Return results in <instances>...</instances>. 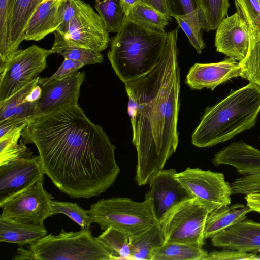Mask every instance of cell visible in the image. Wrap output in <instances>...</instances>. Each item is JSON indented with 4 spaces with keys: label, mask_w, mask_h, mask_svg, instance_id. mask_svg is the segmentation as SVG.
I'll use <instances>...</instances> for the list:
<instances>
[{
    "label": "cell",
    "mask_w": 260,
    "mask_h": 260,
    "mask_svg": "<svg viewBox=\"0 0 260 260\" xmlns=\"http://www.w3.org/2000/svg\"><path fill=\"white\" fill-rule=\"evenodd\" d=\"M21 137L25 145L36 146L45 174L72 198L99 196L120 172L115 146L78 104L34 118Z\"/></svg>",
    "instance_id": "obj_1"
},
{
    "label": "cell",
    "mask_w": 260,
    "mask_h": 260,
    "mask_svg": "<svg viewBox=\"0 0 260 260\" xmlns=\"http://www.w3.org/2000/svg\"><path fill=\"white\" fill-rule=\"evenodd\" d=\"M178 28L168 32L164 52L155 68L145 76L124 83L128 98L132 143L137 153L135 180L139 186L147 184L163 169L179 142Z\"/></svg>",
    "instance_id": "obj_2"
},
{
    "label": "cell",
    "mask_w": 260,
    "mask_h": 260,
    "mask_svg": "<svg viewBox=\"0 0 260 260\" xmlns=\"http://www.w3.org/2000/svg\"><path fill=\"white\" fill-rule=\"evenodd\" d=\"M259 112L260 86L249 82L206 108L192 133L191 143L204 148L225 142L253 127Z\"/></svg>",
    "instance_id": "obj_3"
},
{
    "label": "cell",
    "mask_w": 260,
    "mask_h": 260,
    "mask_svg": "<svg viewBox=\"0 0 260 260\" xmlns=\"http://www.w3.org/2000/svg\"><path fill=\"white\" fill-rule=\"evenodd\" d=\"M168 32L148 29L125 18L107 53L111 66L124 83L149 73L164 52Z\"/></svg>",
    "instance_id": "obj_4"
},
{
    "label": "cell",
    "mask_w": 260,
    "mask_h": 260,
    "mask_svg": "<svg viewBox=\"0 0 260 260\" xmlns=\"http://www.w3.org/2000/svg\"><path fill=\"white\" fill-rule=\"evenodd\" d=\"M14 260H114L111 250L90 230L77 232L62 230L58 235H47L29 245L20 247Z\"/></svg>",
    "instance_id": "obj_5"
},
{
    "label": "cell",
    "mask_w": 260,
    "mask_h": 260,
    "mask_svg": "<svg viewBox=\"0 0 260 260\" xmlns=\"http://www.w3.org/2000/svg\"><path fill=\"white\" fill-rule=\"evenodd\" d=\"M86 212L92 222L99 224L103 231L112 228L130 237L159 223L150 200L146 197L141 202L128 198L102 199L91 204Z\"/></svg>",
    "instance_id": "obj_6"
},
{
    "label": "cell",
    "mask_w": 260,
    "mask_h": 260,
    "mask_svg": "<svg viewBox=\"0 0 260 260\" xmlns=\"http://www.w3.org/2000/svg\"><path fill=\"white\" fill-rule=\"evenodd\" d=\"M209 211L191 198L172 208L160 222L165 242H179L202 247Z\"/></svg>",
    "instance_id": "obj_7"
},
{
    "label": "cell",
    "mask_w": 260,
    "mask_h": 260,
    "mask_svg": "<svg viewBox=\"0 0 260 260\" xmlns=\"http://www.w3.org/2000/svg\"><path fill=\"white\" fill-rule=\"evenodd\" d=\"M55 40L51 51L65 46H73L94 50H105L110 42L109 32L99 15L91 6L79 0L77 11L71 19L67 34L62 36L54 32Z\"/></svg>",
    "instance_id": "obj_8"
},
{
    "label": "cell",
    "mask_w": 260,
    "mask_h": 260,
    "mask_svg": "<svg viewBox=\"0 0 260 260\" xmlns=\"http://www.w3.org/2000/svg\"><path fill=\"white\" fill-rule=\"evenodd\" d=\"M52 54L51 50L35 44L15 51L0 66V101L8 99L39 77Z\"/></svg>",
    "instance_id": "obj_9"
},
{
    "label": "cell",
    "mask_w": 260,
    "mask_h": 260,
    "mask_svg": "<svg viewBox=\"0 0 260 260\" xmlns=\"http://www.w3.org/2000/svg\"><path fill=\"white\" fill-rule=\"evenodd\" d=\"M192 198L204 205L209 213L231 203V184L223 173L200 168H187L175 175Z\"/></svg>",
    "instance_id": "obj_10"
},
{
    "label": "cell",
    "mask_w": 260,
    "mask_h": 260,
    "mask_svg": "<svg viewBox=\"0 0 260 260\" xmlns=\"http://www.w3.org/2000/svg\"><path fill=\"white\" fill-rule=\"evenodd\" d=\"M44 178L13 196L0 206L3 217L18 222L44 225L53 216L50 206L54 197L43 187Z\"/></svg>",
    "instance_id": "obj_11"
},
{
    "label": "cell",
    "mask_w": 260,
    "mask_h": 260,
    "mask_svg": "<svg viewBox=\"0 0 260 260\" xmlns=\"http://www.w3.org/2000/svg\"><path fill=\"white\" fill-rule=\"evenodd\" d=\"M44 175L39 155L0 165V206L44 178Z\"/></svg>",
    "instance_id": "obj_12"
},
{
    "label": "cell",
    "mask_w": 260,
    "mask_h": 260,
    "mask_svg": "<svg viewBox=\"0 0 260 260\" xmlns=\"http://www.w3.org/2000/svg\"><path fill=\"white\" fill-rule=\"evenodd\" d=\"M174 169H162L148 181L149 189L145 194L151 201L155 215L159 221L174 206L192 198L176 177Z\"/></svg>",
    "instance_id": "obj_13"
},
{
    "label": "cell",
    "mask_w": 260,
    "mask_h": 260,
    "mask_svg": "<svg viewBox=\"0 0 260 260\" xmlns=\"http://www.w3.org/2000/svg\"><path fill=\"white\" fill-rule=\"evenodd\" d=\"M85 80L84 72L76 71L41 86L42 95L37 101L40 115L68 105L78 104L81 86Z\"/></svg>",
    "instance_id": "obj_14"
},
{
    "label": "cell",
    "mask_w": 260,
    "mask_h": 260,
    "mask_svg": "<svg viewBox=\"0 0 260 260\" xmlns=\"http://www.w3.org/2000/svg\"><path fill=\"white\" fill-rule=\"evenodd\" d=\"M215 46L218 52L241 62L249 47V27L236 12L224 18L216 28Z\"/></svg>",
    "instance_id": "obj_15"
},
{
    "label": "cell",
    "mask_w": 260,
    "mask_h": 260,
    "mask_svg": "<svg viewBox=\"0 0 260 260\" xmlns=\"http://www.w3.org/2000/svg\"><path fill=\"white\" fill-rule=\"evenodd\" d=\"M241 73L240 62L232 58L214 63H196L190 68L185 83L191 89L213 90L232 78L241 76Z\"/></svg>",
    "instance_id": "obj_16"
},
{
    "label": "cell",
    "mask_w": 260,
    "mask_h": 260,
    "mask_svg": "<svg viewBox=\"0 0 260 260\" xmlns=\"http://www.w3.org/2000/svg\"><path fill=\"white\" fill-rule=\"evenodd\" d=\"M213 246L242 252H260V223L246 219L211 238Z\"/></svg>",
    "instance_id": "obj_17"
},
{
    "label": "cell",
    "mask_w": 260,
    "mask_h": 260,
    "mask_svg": "<svg viewBox=\"0 0 260 260\" xmlns=\"http://www.w3.org/2000/svg\"><path fill=\"white\" fill-rule=\"evenodd\" d=\"M237 166L243 175L231 183L232 194L260 193V150L244 145L238 155Z\"/></svg>",
    "instance_id": "obj_18"
},
{
    "label": "cell",
    "mask_w": 260,
    "mask_h": 260,
    "mask_svg": "<svg viewBox=\"0 0 260 260\" xmlns=\"http://www.w3.org/2000/svg\"><path fill=\"white\" fill-rule=\"evenodd\" d=\"M44 0H15L8 27L7 50L4 64L24 41L25 28L30 17Z\"/></svg>",
    "instance_id": "obj_19"
},
{
    "label": "cell",
    "mask_w": 260,
    "mask_h": 260,
    "mask_svg": "<svg viewBox=\"0 0 260 260\" xmlns=\"http://www.w3.org/2000/svg\"><path fill=\"white\" fill-rule=\"evenodd\" d=\"M60 1L44 0L40 4L25 28L24 40L39 41L57 29V13Z\"/></svg>",
    "instance_id": "obj_20"
},
{
    "label": "cell",
    "mask_w": 260,
    "mask_h": 260,
    "mask_svg": "<svg viewBox=\"0 0 260 260\" xmlns=\"http://www.w3.org/2000/svg\"><path fill=\"white\" fill-rule=\"evenodd\" d=\"M40 76L8 99L0 101V122L7 119L28 120L40 116L37 102L26 98L38 84Z\"/></svg>",
    "instance_id": "obj_21"
},
{
    "label": "cell",
    "mask_w": 260,
    "mask_h": 260,
    "mask_svg": "<svg viewBox=\"0 0 260 260\" xmlns=\"http://www.w3.org/2000/svg\"><path fill=\"white\" fill-rule=\"evenodd\" d=\"M252 211L247 205L236 203L223 206L210 213L206 219L204 237L211 238L221 231L246 219Z\"/></svg>",
    "instance_id": "obj_22"
},
{
    "label": "cell",
    "mask_w": 260,
    "mask_h": 260,
    "mask_svg": "<svg viewBox=\"0 0 260 260\" xmlns=\"http://www.w3.org/2000/svg\"><path fill=\"white\" fill-rule=\"evenodd\" d=\"M44 225L18 222L0 216V241L17 244L20 247L30 245L47 235Z\"/></svg>",
    "instance_id": "obj_23"
},
{
    "label": "cell",
    "mask_w": 260,
    "mask_h": 260,
    "mask_svg": "<svg viewBox=\"0 0 260 260\" xmlns=\"http://www.w3.org/2000/svg\"><path fill=\"white\" fill-rule=\"evenodd\" d=\"M164 243L160 223L130 237L131 260H152L155 251Z\"/></svg>",
    "instance_id": "obj_24"
},
{
    "label": "cell",
    "mask_w": 260,
    "mask_h": 260,
    "mask_svg": "<svg viewBox=\"0 0 260 260\" xmlns=\"http://www.w3.org/2000/svg\"><path fill=\"white\" fill-rule=\"evenodd\" d=\"M125 18L148 29L162 34L167 33L165 28L171 19L142 1L136 3L131 8Z\"/></svg>",
    "instance_id": "obj_25"
},
{
    "label": "cell",
    "mask_w": 260,
    "mask_h": 260,
    "mask_svg": "<svg viewBox=\"0 0 260 260\" xmlns=\"http://www.w3.org/2000/svg\"><path fill=\"white\" fill-rule=\"evenodd\" d=\"M249 47L246 58L239 62L242 78L260 86V27L248 26Z\"/></svg>",
    "instance_id": "obj_26"
},
{
    "label": "cell",
    "mask_w": 260,
    "mask_h": 260,
    "mask_svg": "<svg viewBox=\"0 0 260 260\" xmlns=\"http://www.w3.org/2000/svg\"><path fill=\"white\" fill-rule=\"evenodd\" d=\"M208 252L202 247L179 242H165L152 260H205Z\"/></svg>",
    "instance_id": "obj_27"
},
{
    "label": "cell",
    "mask_w": 260,
    "mask_h": 260,
    "mask_svg": "<svg viewBox=\"0 0 260 260\" xmlns=\"http://www.w3.org/2000/svg\"><path fill=\"white\" fill-rule=\"evenodd\" d=\"M94 7L107 31L117 33L126 17L122 0H96Z\"/></svg>",
    "instance_id": "obj_28"
},
{
    "label": "cell",
    "mask_w": 260,
    "mask_h": 260,
    "mask_svg": "<svg viewBox=\"0 0 260 260\" xmlns=\"http://www.w3.org/2000/svg\"><path fill=\"white\" fill-rule=\"evenodd\" d=\"M203 20V29H216L225 18L229 8V0H197Z\"/></svg>",
    "instance_id": "obj_29"
},
{
    "label": "cell",
    "mask_w": 260,
    "mask_h": 260,
    "mask_svg": "<svg viewBox=\"0 0 260 260\" xmlns=\"http://www.w3.org/2000/svg\"><path fill=\"white\" fill-rule=\"evenodd\" d=\"M96 238L111 250L114 259L131 260L130 237L126 233L109 228Z\"/></svg>",
    "instance_id": "obj_30"
},
{
    "label": "cell",
    "mask_w": 260,
    "mask_h": 260,
    "mask_svg": "<svg viewBox=\"0 0 260 260\" xmlns=\"http://www.w3.org/2000/svg\"><path fill=\"white\" fill-rule=\"evenodd\" d=\"M171 15L203 29V20L197 0H166Z\"/></svg>",
    "instance_id": "obj_31"
},
{
    "label": "cell",
    "mask_w": 260,
    "mask_h": 260,
    "mask_svg": "<svg viewBox=\"0 0 260 260\" xmlns=\"http://www.w3.org/2000/svg\"><path fill=\"white\" fill-rule=\"evenodd\" d=\"M50 206L53 215L63 214L79 225L81 229L90 230L91 224L93 223L91 218L86 210L77 203L52 200Z\"/></svg>",
    "instance_id": "obj_32"
},
{
    "label": "cell",
    "mask_w": 260,
    "mask_h": 260,
    "mask_svg": "<svg viewBox=\"0 0 260 260\" xmlns=\"http://www.w3.org/2000/svg\"><path fill=\"white\" fill-rule=\"evenodd\" d=\"M54 53L68 58L79 61L85 65L101 63L104 60L101 52L83 48L65 46L56 50Z\"/></svg>",
    "instance_id": "obj_33"
},
{
    "label": "cell",
    "mask_w": 260,
    "mask_h": 260,
    "mask_svg": "<svg viewBox=\"0 0 260 260\" xmlns=\"http://www.w3.org/2000/svg\"><path fill=\"white\" fill-rule=\"evenodd\" d=\"M15 0H0V64L5 58L8 27Z\"/></svg>",
    "instance_id": "obj_34"
},
{
    "label": "cell",
    "mask_w": 260,
    "mask_h": 260,
    "mask_svg": "<svg viewBox=\"0 0 260 260\" xmlns=\"http://www.w3.org/2000/svg\"><path fill=\"white\" fill-rule=\"evenodd\" d=\"M237 12L247 23L248 26L260 27L259 0H234Z\"/></svg>",
    "instance_id": "obj_35"
},
{
    "label": "cell",
    "mask_w": 260,
    "mask_h": 260,
    "mask_svg": "<svg viewBox=\"0 0 260 260\" xmlns=\"http://www.w3.org/2000/svg\"><path fill=\"white\" fill-rule=\"evenodd\" d=\"M79 0H61L57 13L58 31L62 36L68 32L69 23L78 8Z\"/></svg>",
    "instance_id": "obj_36"
},
{
    "label": "cell",
    "mask_w": 260,
    "mask_h": 260,
    "mask_svg": "<svg viewBox=\"0 0 260 260\" xmlns=\"http://www.w3.org/2000/svg\"><path fill=\"white\" fill-rule=\"evenodd\" d=\"M175 18L178 26L186 34L191 45L198 53L201 54L206 47L202 38L201 29L195 27L180 18L175 17Z\"/></svg>",
    "instance_id": "obj_37"
},
{
    "label": "cell",
    "mask_w": 260,
    "mask_h": 260,
    "mask_svg": "<svg viewBox=\"0 0 260 260\" xmlns=\"http://www.w3.org/2000/svg\"><path fill=\"white\" fill-rule=\"evenodd\" d=\"M33 153L20 140L19 144L9 145L0 150V165L27 156L32 155Z\"/></svg>",
    "instance_id": "obj_38"
},
{
    "label": "cell",
    "mask_w": 260,
    "mask_h": 260,
    "mask_svg": "<svg viewBox=\"0 0 260 260\" xmlns=\"http://www.w3.org/2000/svg\"><path fill=\"white\" fill-rule=\"evenodd\" d=\"M256 255L257 253L223 248L208 253L205 260H255Z\"/></svg>",
    "instance_id": "obj_39"
},
{
    "label": "cell",
    "mask_w": 260,
    "mask_h": 260,
    "mask_svg": "<svg viewBox=\"0 0 260 260\" xmlns=\"http://www.w3.org/2000/svg\"><path fill=\"white\" fill-rule=\"evenodd\" d=\"M84 65L81 62L68 58H64L61 64L57 71L50 77L41 78L39 80L38 84L40 86L44 85L48 82L56 78H61L71 74Z\"/></svg>",
    "instance_id": "obj_40"
},
{
    "label": "cell",
    "mask_w": 260,
    "mask_h": 260,
    "mask_svg": "<svg viewBox=\"0 0 260 260\" xmlns=\"http://www.w3.org/2000/svg\"><path fill=\"white\" fill-rule=\"evenodd\" d=\"M29 121L16 119H7L0 122V138L26 126Z\"/></svg>",
    "instance_id": "obj_41"
},
{
    "label": "cell",
    "mask_w": 260,
    "mask_h": 260,
    "mask_svg": "<svg viewBox=\"0 0 260 260\" xmlns=\"http://www.w3.org/2000/svg\"><path fill=\"white\" fill-rule=\"evenodd\" d=\"M141 1L162 14L171 18L166 0H141Z\"/></svg>",
    "instance_id": "obj_42"
},
{
    "label": "cell",
    "mask_w": 260,
    "mask_h": 260,
    "mask_svg": "<svg viewBox=\"0 0 260 260\" xmlns=\"http://www.w3.org/2000/svg\"><path fill=\"white\" fill-rule=\"evenodd\" d=\"M246 205L252 211L260 213V193H249L245 195Z\"/></svg>",
    "instance_id": "obj_43"
},
{
    "label": "cell",
    "mask_w": 260,
    "mask_h": 260,
    "mask_svg": "<svg viewBox=\"0 0 260 260\" xmlns=\"http://www.w3.org/2000/svg\"><path fill=\"white\" fill-rule=\"evenodd\" d=\"M42 93V89L41 86L39 84H37L31 91L26 98L27 101L30 102H35L38 101L41 98Z\"/></svg>",
    "instance_id": "obj_44"
},
{
    "label": "cell",
    "mask_w": 260,
    "mask_h": 260,
    "mask_svg": "<svg viewBox=\"0 0 260 260\" xmlns=\"http://www.w3.org/2000/svg\"><path fill=\"white\" fill-rule=\"evenodd\" d=\"M124 8L127 14L131 8L136 3L141 1V0H122Z\"/></svg>",
    "instance_id": "obj_45"
},
{
    "label": "cell",
    "mask_w": 260,
    "mask_h": 260,
    "mask_svg": "<svg viewBox=\"0 0 260 260\" xmlns=\"http://www.w3.org/2000/svg\"><path fill=\"white\" fill-rule=\"evenodd\" d=\"M255 260H260V255L257 254L255 258Z\"/></svg>",
    "instance_id": "obj_46"
},
{
    "label": "cell",
    "mask_w": 260,
    "mask_h": 260,
    "mask_svg": "<svg viewBox=\"0 0 260 260\" xmlns=\"http://www.w3.org/2000/svg\"><path fill=\"white\" fill-rule=\"evenodd\" d=\"M55 1H59V0H55Z\"/></svg>",
    "instance_id": "obj_47"
},
{
    "label": "cell",
    "mask_w": 260,
    "mask_h": 260,
    "mask_svg": "<svg viewBox=\"0 0 260 260\" xmlns=\"http://www.w3.org/2000/svg\"><path fill=\"white\" fill-rule=\"evenodd\" d=\"M259 3H260V0H259Z\"/></svg>",
    "instance_id": "obj_48"
},
{
    "label": "cell",
    "mask_w": 260,
    "mask_h": 260,
    "mask_svg": "<svg viewBox=\"0 0 260 260\" xmlns=\"http://www.w3.org/2000/svg\"><path fill=\"white\" fill-rule=\"evenodd\" d=\"M259 138H260V135H259Z\"/></svg>",
    "instance_id": "obj_49"
}]
</instances>
